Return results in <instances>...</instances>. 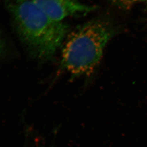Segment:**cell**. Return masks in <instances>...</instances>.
<instances>
[{
    "label": "cell",
    "instance_id": "2",
    "mask_svg": "<svg viewBox=\"0 0 147 147\" xmlns=\"http://www.w3.org/2000/svg\"><path fill=\"white\" fill-rule=\"evenodd\" d=\"M115 33L111 24L101 20L89 21L76 28L63 45L62 68L75 76L92 74Z\"/></svg>",
    "mask_w": 147,
    "mask_h": 147
},
{
    "label": "cell",
    "instance_id": "7",
    "mask_svg": "<svg viewBox=\"0 0 147 147\" xmlns=\"http://www.w3.org/2000/svg\"></svg>",
    "mask_w": 147,
    "mask_h": 147
},
{
    "label": "cell",
    "instance_id": "6",
    "mask_svg": "<svg viewBox=\"0 0 147 147\" xmlns=\"http://www.w3.org/2000/svg\"><path fill=\"white\" fill-rule=\"evenodd\" d=\"M145 1H147V0H145Z\"/></svg>",
    "mask_w": 147,
    "mask_h": 147
},
{
    "label": "cell",
    "instance_id": "4",
    "mask_svg": "<svg viewBox=\"0 0 147 147\" xmlns=\"http://www.w3.org/2000/svg\"><path fill=\"white\" fill-rule=\"evenodd\" d=\"M144 1L145 0H111L115 5L124 9H128L137 2Z\"/></svg>",
    "mask_w": 147,
    "mask_h": 147
},
{
    "label": "cell",
    "instance_id": "1",
    "mask_svg": "<svg viewBox=\"0 0 147 147\" xmlns=\"http://www.w3.org/2000/svg\"><path fill=\"white\" fill-rule=\"evenodd\" d=\"M8 7L19 36L32 55L42 60L52 58L67 37L68 25L50 18L33 0H14Z\"/></svg>",
    "mask_w": 147,
    "mask_h": 147
},
{
    "label": "cell",
    "instance_id": "5",
    "mask_svg": "<svg viewBox=\"0 0 147 147\" xmlns=\"http://www.w3.org/2000/svg\"><path fill=\"white\" fill-rule=\"evenodd\" d=\"M2 51H3V44H2V42L1 37H0V55H1Z\"/></svg>",
    "mask_w": 147,
    "mask_h": 147
},
{
    "label": "cell",
    "instance_id": "3",
    "mask_svg": "<svg viewBox=\"0 0 147 147\" xmlns=\"http://www.w3.org/2000/svg\"><path fill=\"white\" fill-rule=\"evenodd\" d=\"M42 11L53 20L63 21L67 18L88 13L94 7L79 0H33Z\"/></svg>",
    "mask_w": 147,
    "mask_h": 147
}]
</instances>
